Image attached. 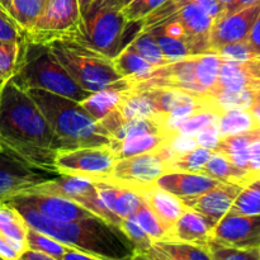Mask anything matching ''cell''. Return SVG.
<instances>
[{"mask_svg": "<svg viewBox=\"0 0 260 260\" xmlns=\"http://www.w3.org/2000/svg\"><path fill=\"white\" fill-rule=\"evenodd\" d=\"M212 238L240 249L260 248V215L229 211L212 230Z\"/></svg>", "mask_w": 260, "mask_h": 260, "instance_id": "4fadbf2b", "label": "cell"}, {"mask_svg": "<svg viewBox=\"0 0 260 260\" xmlns=\"http://www.w3.org/2000/svg\"><path fill=\"white\" fill-rule=\"evenodd\" d=\"M144 29V19L129 20L108 0H94L81 14L79 36L94 50L114 58Z\"/></svg>", "mask_w": 260, "mask_h": 260, "instance_id": "8992f818", "label": "cell"}, {"mask_svg": "<svg viewBox=\"0 0 260 260\" xmlns=\"http://www.w3.org/2000/svg\"><path fill=\"white\" fill-rule=\"evenodd\" d=\"M117 157L109 146L58 150L53 160L57 174L79 175L91 180H107Z\"/></svg>", "mask_w": 260, "mask_h": 260, "instance_id": "30bf717a", "label": "cell"}, {"mask_svg": "<svg viewBox=\"0 0 260 260\" xmlns=\"http://www.w3.org/2000/svg\"><path fill=\"white\" fill-rule=\"evenodd\" d=\"M12 2L13 0H0V4L3 5V7L5 8V9H9V7H10V4H12Z\"/></svg>", "mask_w": 260, "mask_h": 260, "instance_id": "f5cc1de1", "label": "cell"}, {"mask_svg": "<svg viewBox=\"0 0 260 260\" xmlns=\"http://www.w3.org/2000/svg\"><path fill=\"white\" fill-rule=\"evenodd\" d=\"M129 45L154 68L164 66L170 62L162 53L161 48H160L159 43H157L156 38L154 37L151 30L142 29Z\"/></svg>", "mask_w": 260, "mask_h": 260, "instance_id": "1f68e13d", "label": "cell"}, {"mask_svg": "<svg viewBox=\"0 0 260 260\" xmlns=\"http://www.w3.org/2000/svg\"><path fill=\"white\" fill-rule=\"evenodd\" d=\"M98 260L95 255L93 254L85 253L83 250H79V249L70 248L65 253V255L62 256V260Z\"/></svg>", "mask_w": 260, "mask_h": 260, "instance_id": "bcb514c9", "label": "cell"}, {"mask_svg": "<svg viewBox=\"0 0 260 260\" xmlns=\"http://www.w3.org/2000/svg\"><path fill=\"white\" fill-rule=\"evenodd\" d=\"M222 90H260V57L246 61L222 60L217 80L210 93Z\"/></svg>", "mask_w": 260, "mask_h": 260, "instance_id": "9a60e30c", "label": "cell"}, {"mask_svg": "<svg viewBox=\"0 0 260 260\" xmlns=\"http://www.w3.org/2000/svg\"><path fill=\"white\" fill-rule=\"evenodd\" d=\"M27 248L42 251V253L50 255L52 260H62V256L65 255V253L71 246L65 245V244L53 239L52 236L46 235V234L28 226Z\"/></svg>", "mask_w": 260, "mask_h": 260, "instance_id": "d6a6232c", "label": "cell"}, {"mask_svg": "<svg viewBox=\"0 0 260 260\" xmlns=\"http://www.w3.org/2000/svg\"><path fill=\"white\" fill-rule=\"evenodd\" d=\"M165 2L167 0H132L122 9V13L129 20L145 19L150 13L156 10Z\"/></svg>", "mask_w": 260, "mask_h": 260, "instance_id": "ab89813d", "label": "cell"}, {"mask_svg": "<svg viewBox=\"0 0 260 260\" xmlns=\"http://www.w3.org/2000/svg\"><path fill=\"white\" fill-rule=\"evenodd\" d=\"M215 223L192 208H185L177 222L169 229L167 238L169 240L185 241V243L202 245L207 248L208 240L212 236Z\"/></svg>", "mask_w": 260, "mask_h": 260, "instance_id": "d6986e66", "label": "cell"}, {"mask_svg": "<svg viewBox=\"0 0 260 260\" xmlns=\"http://www.w3.org/2000/svg\"><path fill=\"white\" fill-rule=\"evenodd\" d=\"M19 260H52L50 255L42 253V251L33 250V249H25L22 254H20Z\"/></svg>", "mask_w": 260, "mask_h": 260, "instance_id": "7dc6e473", "label": "cell"}, {"mask_svg": "<svg viewBox=\"0 0 260 260\" xmlns=\"http://www.w3.org/2000/svg\"><path fill=\"white\" fill-rule=\"evenodd\" d=\"M207 249L211 260H260L259 249H240L212 238L208 240Z\"/></svg>", "mask_w": 260, "mask_h": 260, "instance_id": "836d02e7", "label": "cell"}, {"mask_svg": "<svg viewBox=\"0 0 260 260\" xmlns=\"http://www.w3.org/2000/svg\"><path fill=\"white\" fill-rule=\"evenodd\" d=\"M254 136H255V129L244 132V134L222 136L215 151L225 155L230 161H233L241 169L249 170V149H250V142L253 141Z\"/></svg>", "mask_w": 260, "mask_h": 260, "instance_id": "484cf974", "label": "cell"}, {"mask_svg": "<svg viewBox=\"0 0 260 260\" xmlns=\"http://www.w3.org/2000/svg\"><path fill=\"white\" fill-rule=\"evenodd\" d=\"M249 111L251 112V114H253L254 118L256 119V122H258L259 126H260V101L254 102L253 106L249 108Z\"/></svg>", "mask_w": 260, "mask_h": 260, "instance_id": "681fc988", "label": "cell"}, {"mask_svg": "<svg viewBox=\"0 0 260 260\" xmlns=\"http://www.w3.org/2000/svg\"><path fill=\"white\" fill-rule=\"evenodd\" d=\"M7 80H2V79H0V90H2V88H3V85H4V83Z\"/></svg>", "mask_w": 260, "mask_h": 260, "instance_id": "9f6ffc18", "label": "cell"}, {"mask_svg": "<svg viewBox=\"0 0 260 260\" xmlns=\"http://www.w3.org/2000/svg\"><path fill=\"white\" fill-rule=\"evenodd\" d=\"M259 123L249 109H229L218 116L217 128L221 137L244 134L258 128Z\"/></svg>", "mask_w": 260, "mask_h": 260, "instance_id": "f1b7e54d", "label": "cell"}, {"mask_svg": "<svg viewBox=\"0 0 260 260\" xmlns=\"http://www.w3.org/2000/svg\"><path fill=\"white\" fill-rule=\"evenodd\" d=\"M255 101H260V90L255 91ZM254 101V102H255Z\"/></svg>", "mask_w": 260, "mask_h": 260, "instance_id": "11a10c76", "label": "cell"}, {"mask_svg": "<svg viewBox=\"0 0 260 260\" xmlns=\"http://www.w3.org/2000/svg\"><path fill=\"white\" fill-rule=\"evenodd\" d=\"M46 4L47 0H13L8 12L25 33L32 29Z\"/></svg>", "mask_w": 260, "mask_h": 260, "instance_id": "4dcf8cb0", "label": "cell"}, {"mask_svg": "<svg viewBox=\"0 0 260 260\" xmlns=\"http://www.w3.org/2000/svg\"><path fill=\"white\" fill-rule=\"evenodd\" d=\"M27 93L40 107L63 149L111 145L108 132L83 108L80 102L43 89H28Z\"/></svg>", "mask_w": 260, "mask_h": 260, "instance_id": "3957f363", "label": "cell"}, {"mask_svg": "<svg viewBox=\"0 0 260 260\" xmlns=\"http://www.w3.org/2000/svg\"><path fill=\"white\" fill-rule=\"evenodd\" d=\"M22 41L0 40V79L2 80H8L14 75Z\"/></svg>", "mask_w": 260, "mask_h": 260, "instance_id": "8d00e7d4", "label": "cell"}, {"mask_svg": "<svg viewBox=\"0 0 260 260\" xmlns=\"http://www.w3.org/2000/svg\"><path fill=\"white\" fill-rule=\"evenodd\" d=\"M24 90L43 89L81 102L90 91L81 88L61 65L47 43L23 38L17 70L10 78Z\"/></svg>", "mask_w": 260, "mask_h": 260, "instance_id": "5b68a950", "label": "cell"}, {"mask_svg": "<svg viewBox=\"0 0 260 260\" xmlns=\"http://www.w3.org/2000/svg\"><path fill=\"white\" fill-rule=\"evenodd\" d=\"M81 13L79 0H47L45 10L24 38L41 43L79 36Z\"/></svg>", "mask_w": 260, "mask_h": 260, "instance_id": "9c48e42d", "label": "cell"}, {"mask_svg": "<svg viewBox=\"0 0 260 260\" xmlns=\"http://www.w3.org/2000/svg\"><path fill=\"white\" fill-rule=\"evenodd\" d=\"M259 251H260V249H259Z\"/></svg>", "mask_w": 260, "mask_h": 260, "instance_id": "680465c9", "label": "cell"}, {"mask_svg": "<svg viewBox=\"0 0 260 260\" xmlns=\"http://www.w3.org/2000/svg\"><path fill=\"white\" fill-rule=\"evenodd\" d=\"M193 139H194L196 146L205 147V149H210L215 151L216 146H217L218 141L221 139V135L217 128V123L211 124V126L203 128L202 131L197 132L193 136Z\"/></svg>", "mask_w": 260, "mask_h": 260, "instance_id": "b9f144b4", "label": "cell"}, {"mask_svg": "<svg viewBox=\"0 0 260 260\" xmlns=\"http://www.w3.org/2000/svg\"><path fill=\"white\" fill-rule=\"evenodd\" d=\"M94 0H79V5H80V13L83 14L84 12H85L86 9H88L89 7H90V4L93 3Z\"/></svg>", "mask_w": 260, "mask_h": 260, "instance_id": "816d5d0a", "label": "cell"}, {"mask_svg": "<svg viewBox=\"0 0 260 260\" xmlns=\"http://www.w3.org/2000/svg\"><path fill=\"white\" fill-rule=\"evenodd\" d=\"M222 58L215 51L187 56L155 68L151 73L136 81L132 88H164L203 95L210 93L215 86Z\"/></svg>", "mask_w": 260, "mask_h": 260, "instance_id": "52a82bcc", "label": "cell"}, {"mask_svg": "<svg viewBox=\"0 0 260 260\" xmlns=\"http://www.w3.org/2000/svg\"><path fill=\"white\" fill-rule=\"evenodd\" d=\"M260 13V0L240 10L225 14L213 22L210 33L211 51L220 50L229 43L245 40Z\"/></svg>", "mask_w": 260, "mask_h": 260, "instance_id": "5bb4252c", "label": "cell"}, {"mask_svg": "<svg viewBox=\"0 0 260 260\" xmlns=\"http://www.w3.org/2000/svg\"><path fill=\"white\" fill-rule=\"evenodd\" d=\"M220 2H221V3H222V4H223V5H225V7H228V5H229V4H230V3H231V2H233V0H220Z\"/></svg>", "mask_w": 260, "mask_h": 260, "instance_id": "db71d44e", "label": "cell"}, {"mask_svg": "<svg viewBox=\"0 0 260 260\" xmlns=\"http://www.w3.org/2000/svg\"><path fill=\"white\" fill-rule=\"evenodd\" d=\"M12 206L29 228L52 236L71 248L93 254L98 260L135 258L134 245L123 231L98 216L78 221H57L45 217L27 206Z\"/></svg>", "mask_w": 260, "mask_h": 260, "instance_id": "7a4b0ae2", "label": "cell"}, {"mask_svg": "<svg viewBox=\"0 0 260 260\" xmlns=\"http://www.w3.org/2000/svg\"><path fill=\"white\" fill-rule=\"evenodd\" d=\"M24 30L12 18L7 9L0 4V40L22 41Z\"/></svg>", "mask_w": 260, "mask_h": 260, "instance_id": "60d3db41", "label": "cell"}, {"mask_svg": "<svg viewBox=\"0 0 260 260\" xmlns=\"http://www.w3.org/2000/svg\"><path fill=\"white\" fill-rule=\"evenodd\" d=\"M230 211L240 215H260V178L244 185Z\"/></svg>", "mask_w": 260, "mask_h": 260, "instance_id": "e575fe53", "label": "cell"}, {"mask_svg": "<svg viewBox=\"0 0 260 260\" xmlns=\"http://www.w3.org/2000/svg\"><path fill=\"white\" fill-rule=\"evenodd\" d=\"M10 205H22L33 208L45 217L57 221H78L94 217V213L73 200L50 193L27 190L7 201Z\"/></svg>", "mask_w": 260, "mask_h": 260, "instance_id": "7c38bea8", "label": "cell"}, {"mask_svg": "<svg viewBox=\"0 0 260 260\" xmlns=\"http://www.w3.org/2000/svg\"><path fill=\"white\" fill-rule=\"evenodd\" d=\"M144 29L151 30L162 53L170 62L194 55L190 40L183 25L175 18H169Z\"/></svg>", "mask_w": 260, "mask_h": 260, "instance_id": "e0dca14e", "label": "cell"}, {"mask_svg": "<svg viewBox=\"0 0 260 260\" xmlns=\"http://www.w3.org/2000/svg\"><path fill=\"white\" fill-rule=\"evenodd\" d=\"M137 193L141 194L150 210L155 213L157 220L164 225V228L168 231L177 222L178 218L182 216V213L187 208L179 197L156 187V185L145 188Z\"/></svg>", "mask_w": 260, "mask_h": 260, "instance_id": "44dd1931", "label": "cell"}, {"mask_svg": "<svg viewBox=\"0 0 260 260\" xmlns=\"http://www.w3.org/2000/svg\"><path fill=\"white\" fill-rule=\"evenodd\" d=\"M172 154L173 150L165 146L155 151L117 159L107 180L140 192L155 185L157 178L168 172V159Z\"/></svg>", "mask_w": 260, "mask_h": 260, "instance_id": "ba28073f", "label": "cell"}, {"mask_svg": "<svg viewBox=\"0 0 260 260\" xmlns=\"http://www.w3.org/2000/svg\"><path fill=\"white\" fill-rule=\"evenodd\" d=\"M20 253L0 234V260H19Z\"/></svg>", "mask_w": 260, "mask_h": 260, "instance_id": "ee69618b", "label": "cell"}, {"mask_svg": "<svg viewBox=\"0 0 260 260\" xmlns=\"http://www.w3.org/2000/svg\"><path fill=\"white\" fill-rule=\"evenodd\" d=\"M146 260H211V254L206 246L185 243V241L162 240L152 241L149 250L141 256Z\"/></svg>", "mask_w": 260, "mask_h": 260, "instance_id": "7402d4cb", "label": "cell"}, {"mask_svg": "<svg viewBox=\"0 0 260 260\" xmlns=\"http://www.w3.org/2000/svg\"><path fill=\"white\" fill-rule=\"evenodd\" d=\"M47 45L71 78L85 90L90 93L101 90L127 91L132 88L131 81L118 73L113 58L81 41L62 38L51 41Z\"/></svg>", "mask_w": 260, "mask_h": 260, "instance_id": "277c9868", "label": "cell"}, {"mask_svg": "<svg viewBox=\"0 0 260 260\" xmlns=\"http://www.w3.org/2000/svg\"><path fill=\"white\" fill-rule=\"evenodd\" d=\"M241 189L243 185L221 182L207 192L194 197L183 198L182 201L185 207L197 211L216 225L230 211L234 201Z\"/></svg>", "mask_w": 260, "mask_h": 260, "instance_id": "2e32d148", "label": "cell"}, {"mask_svg": "<svg viewBox=\"0 0 260 260\" xmlns=\"http://www.w3.org/2000/svg\"><path fill=\"white\" fill-rule=\"evenodd\" d=\"M216 52L221 56L223 61H246L260 57V53L248 42L246 38L238 42L229 43Z\"/></svg>", "mask_w": 260, "mask_h": 260, "instance_id": "f35d334b", "label": "cell"}, {"mask_svg": "<svg viewBox=\"0 0 260 260\" xmlns=\"http://www.w3.org/2000/svg\"><path fill=\"white\" fill-rule=\"evenodd\" d=\"M212 154L213 150L201 146H194L185 151L173 152L168 159V172L202 173L203 167Z\"/></svg>", "mask_w": 260, "mask_h": 260, "instance_id": "83f0119b", "label": "cell"}, {"mask_svg": "<svg viewBox=\"0 0 260 260\" xmlns=\"http://www.w3.org/2000/svg\"><path fill=\"white\" fill-rule=\"evenodd\" d=\"M119 229L123 231L124 235L128 238L135 248V258L141 259V256L146 253L152 245V239L147 235L146 231L140 226V223L135 220L134 216H129L122 220Z\"/></svg>", "mask_w": 260, "mask_h": 260, "instance_id": "d590c367", "label": "cell"}, {"mask_svg": "<svg viewBox=\"0 0 260 260\" xmlns=\"http://www.w3.org/2000/svg\"><path fill=\"white\" fill-rule=\"evenodd\" d=\"M28 225L9 202H0V234L13 244L20 254L27 249Z\"/></svg>", "mask_w": 260, "mask_h": 260, "instance_id": "d4e9b609", "label": "cell"}, {"mask_svg": "<svg viewBox=\"0 0 260 260\" xmlns=\"http://www.w3.org/2000/svg\"><path fill=\"white\" fill-rule=\"evenodd\" d=\"M109 3H111L112 5H114L116 8H118V9H123L124 7H126L127 4H129V3L132 2V0H108Z\"/></svg>", "mask_w": 260, "mask_h": 260, "instance_id": "f907efd6", "label": "cell"}, {"mask_svg": "<svg viewBox=\"0 0 260 260\" xmlns=\"http://www.w3.org/2000/svg\"><path fill=\"white\" fill-rule=\"evenodd\" d=\"M256 2H259V0H233V2H231L230 4L226 7L225 14H230V13L236 12V10L243 9V8L254 4V3H256Z\"/></svg>", "mask_w": 260, "mask_h": 260, "instance_id": "c3c4849f", "label": "cell"}, {"mask_svg": "<svg viewBox=\"0 0 260 260\" xmlns=\"http://www.w3.org/2000/svg\"><path fill=\"white\" fill-rule=\"evenodd\" d=\"M249 170L260 178V137L256 134V129L255 136L250 142V149H249Z\"/></svg>", "mask_w": 260, "mask_h": 260, "instance_id": "7bdbcfd3", "label": "cell"}, {"mask_svg": "<svg viewBox=\"0 0 260 260\" xmlns=\"http://www.w3.org/2000/svg\"><path fill=\"white\" fill-rule=\"evenodd\" d=\"M255 129H256V134H258L259 137H260V126L258 127V128H255Z\"/></svg>", "mask_w": 260, "mask_h": 260, "instance_id": "6f0895ef", "label": "cell"}, {"mask_svg": "<svg viewBox=\"0 0 260 260\" xmlns=\"http://www.w3.org/2000/svg\"><path fill=\"white\" fill-rule=\"evenodd\" d=\"M246 40H248V42L260 53V13L258 18H256V20L254 22L253 27H251Z\"/></svg>", "mask_w": 260, "mask_h": 260, "instance_id": "f6af8a7d", "label": "cell"}, {"mask_svg": "<svg viewBox=\"0 0 260 260\" xmlns=\"http://www.w3.org/2000/svg\"><path fill=\"white\" fill-rule=\"evenodd\" d=\"M173 139L168 134H140L122 140H112L109 147L117 159H124L169 146Z\"/></svg>", "mask_w": 260, "mask_h": 260, "instance_id": "603a6c76", "label": "cell"}, {"mask_svg": "<svg viewBox=\"0 0 260 260\" xmlns=\"http://www.w3.org/2000/svg\"><path fill=\"white\" fill-rule=\"evenodd\" d=\"M123 96L124 91L101 90L91 93L88 98L81 101L80 104L95 121L99 122L107 114L118 108Z\"/></svg>", "mask_w": 260, "mask_h": 260, "instance_id": "f546056e", "label": "cell"}, {"mask_svg": "<svg viewBox=\"0 0 260 260\" xmlns=\"http://www.w3.org/2000/svg\"><path fill=\"white\" fill-rule=\"evenodd\" d=\"M113 63L118 73L128 79L132 85L155 69L131 45L113 58Z\"/></svg>", "mask_w": 260, "mask_h": 260, "instance_id": "4316f807", "label": "cell"}, {"mask_svg": "<svg viewBox=\"0 0 260 260\" xmlns=\"http://www.w3.org/2000/svg\"><path fill=\"white\" fill-rule=\"evenodd\" d=\"M57 175L0 150V202H7Z\"/></svg>", "mask_w": 260, "mask_h": 260, "instance_id": "8fae6325", "label": "cell"}, {"mask_svg": "<svg viewBox=\"0 0 260 260\" xmlns=\"http://www.w3.org/2000/svg\"><path fill=\"white\" fill-rule=\"evenodd\" d=\"M202 174L220 180L222 183H234L239 185H246L253 180L258 179L256 175L249 170L241 169L238 165L228 159L225 155L213 151L208 161L202 169Z\"/></svg>", "mask_w": 260, "mask_h": 260, "instance_id": "cb8c5ba5", "label": "cell"}, {"mask_svg": "<svg viewBox=\"0 0 260 260\" xmlns=\"http://www.w3.org/2000/svg\"><path fill=\"white\" fill-rule=\"evenodd\" d=\"M132 216H134L135 220L140 223V226L146 231L147 235L152 239V241L162 240V239L167 238L168 230L164 228V225L157 220L155 213L150 210V207L147 206V203L145 202V201H142L141 205L139 206L136 212Z\"/></svg>", "mask_w": 260, "mask_h": 260, "instance_id": "74e56055", "label": "cell"}, {"mask_svg": "<svg viewBox=\"0 0 260 260\" xmlns=\"http://www.w3.org/2000/svg\"><path fill=\"white\" fill-rule=\"evenodd\" d=\"M62 149L60 139L27 90L8 79L0 90V150L55 172L53 160Z\"/></svg>", "mask_w": 260, "mask_h": 260, "instance_id": "6da1fadb", "label": "cell"}, {"mask_svg": "<svg viewBox=\"0 0 260 260\" xmlns=\"http://www.w3.org/2000/svg\"><path fill=\"white\" fill-rule=\"evenodd\" d=\"M220 183V180L202 173L167 172L157 178L155 185L183 200L207 192Z\"/></svg>", "mask_w": 260, "mask_h": 260, "instance_id": "ac0fdd59", "label": "cell"}, {"mask_svg": "<svg viewBox=\"0 0 260 260\" xmlns=\"http://www.w3.org/2000/svg\"><path fill=\"white\" fill-rule=\"evenodd\" d=\"M99 196L107 207L122 220L134 215L144 198L136 190L109 180H93Z\"/></svg>", "mask_w": 260, "mask_h": 260, "instance_id": "ffe728a7", "label": "cell"}]
</instances>
